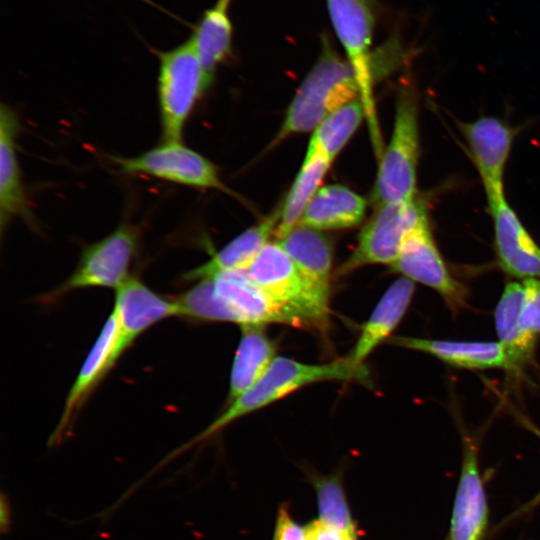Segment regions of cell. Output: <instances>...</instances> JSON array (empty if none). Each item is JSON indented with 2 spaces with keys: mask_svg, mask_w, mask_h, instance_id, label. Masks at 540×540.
Instances as JSON below:
<instances>
[{
  "mask_svg": "<svg viewBox=\"0 0 540 540\" xmlns=\"http://www.w3.org/2000/svg\"><path fill=\"white\" fill-rule=\"evenodd\" d=\"M19 120L16 112L4 103L0 108V229L15 218L35 227L17 156Z\"/></svg>",
  "mask_w": 540,
  "mask_h": 540,
  "instance_id": "obj_17",
  "label": "cell"
},
{
  "mask_svg": "<svg viewBox=\"0 0 540 540\" xmlns=\"http://www.w3.org/2000/svg\"><path fill=\"white\" fill-rule=\"evenodd\" d=\"M246 272L264 292L305 315L314 327L326 326L329 308L318 300L291 257L276 240L265 244Z\"/></svg>",
  "mask_w": 540,
  "mask_h": 540,
  "instance_id": "obj_8",
  "label": "cell"
},
{
  "mask_svg": "<svg viewBox=\"0 0 540 540\" xmlns=\"http://www.w3.org/2000/svg\"><path fill=\"white\" fill-rule=\"evenodd\" d=\"M391 268L403 277L438 292L454 311L466 302L467 291L450 274L434 241L429 219L408 233Z\"/></svg>",
  "mask_w": 540,
  "mask_h": 540,
  "instance_id": "obj_11",
  "label": "cell"
},
{
  "mask_svg": "<svg viewBox=\"0 0 540 540\" xmlns=\"http://www.w3.org/2000/svg\"><path fill=\"white\" fill-rule=\"evenodd\" d=\"M273 540H307L306 527L292 518L286 506L282 505L278 510Z\"/></svg>",
  "mask_w": 540,
  "mask_h": 540,
  "instance_id": "obj_30",
  "label": "cell"
},
{
  "mask_svg": "<svg viewBox=\"0 0 540 540\" xmlns=\"http://www.w3.org/2000/svg\"><path fill=\"white\" fill-rule=\"evenodd\" d=\"M142 1H146L147 3L151 4V1H150V0H142Z\"/></svg>",
  "mask_w": 540,
  "mask_h": 540,
  "instance_id": "obj_33",
  "label": "cell"
},
{
  "mask_svg": "<svg viewBox=\"0 0 540 540\" xmlns=\"http://www.w3.org/2000/svg\"><path fill=\"white\" fill-rule=\"evenodd\" d=\"M332 161L319 151L307 150L303 164L281 206L277 238L298 225L307 205L320 188Z\"/></svg>",
  "mask_w": 540,
  "mask_h": 540,
  "instance_id": "obj_26",
  "label": "cell"
},
{
  "mask_svg": "<svg viewBox=\"0 0 540 540\" xmlns=\"http://www.w3.org/2000/svg\"><path fill=\"white\" fill-rule=\"evenodd\" d=\"M121 356L118 323L115 314L111 312L67 394L61 417L50 437V444L62 439L91 393Z\"/></svg>",
  "mask_w": 540,
  "mask_h": 540,
  "instance_id": "obj_14",
  "label": "cell"
},
{
  "mask_svg": "<svg viewBox=\"0 0 540 540\" xmlns=\"http://www.w3.org/2000/svg\"><path fill=\"white\" fill-rule=\"evenodd\" d=\"M276 241L291 257L318 298L329 308L333 246L320 230L296 225Z\"/></svg>",
  "mask_w": 540,
  "mask_h": 540,
  "instance_id": "obj_18",
  "label": "cell"
},
{
  "mask_svg": "<svg viewBox=\"0 0 540 540\" xmlns=\"http://www.w3.org/2000/svg\"><path fill=\"white\" fill-rule=\"evenodd\" d=\"M493 219L495 249L500 267L521 279H540V247L506 197L487 203Z\"/></svg>",
  "mask_w": 540,
  "mask_h": 540,
  "instance_id": "obj_15",
  "label": "cell"
},
{
  "mask_svg": "<svg viewBox=\"0 0 540 540\" xmlns=\"http://www.w3.org/2000/svg\"><path fill=\"white\" fill-rule=\"evenodd\" d=\"M265 325L247 324L241 327V338L233 360L229 401L249 390L267 371L276 358V345L264 330Z\"/></svg>",
  "mask_w": 540,
  "mask_h": 540,
  "instance_id": "obj_23",
  "label": "cell"
},
{
  "mask_svg": "<svg viewBox=\"0 0 540 540\" xmlns=\"http://www.w3.org/2000/svg\"><path fill=\"white\" fill-rule=\"evenodd\" d=\"M538 505H540V491L529 502H527L523 507H521L518 512H527Z\"/></svg>",
  "mask_w": 540,
  "mask_h": 540,
  "instance_id": "obj_32",
  "label": "cell"
},
{
  "mask_svg": "<svg viewBox=\"0 0 540 540\" xmlns=\"http://www.w3.org/2000/svg\"><path fill=\"white\" fill-rule=\"evenodd\" d=\"M110 158L127 174H141L188 187L231 194L222 182L217 167L182 141L162 142L133 157Z\"/></svg>",
  "mask_w": 540,
  "mask_h": 540,
  "instance_id": "obj_9",
  "label": "cell"
},
{
  "mask_svg": "<svg viewBox=\"0 0 540 540\" xmlns=\"http://www.w3.org/2000/svg\"><path fill=\"white\" fill-rule=\"evenodd\" d=\"M523 285L525 294L520 324L525 334L537 339L540 334V279H524Z\"/></svg>",
  "mask_w": 540,
  "mask_h": 540,
  "instance_id": "obj_29",
  "label": "cell"
},
{
  "mask_svg": "<svg viewBox=\"0 0 540 540\" xmlns=\"http://www.w3.org/2000/svg\"><path fill=\"white\" fill-rule=\"evenodd\" d=\"M319 520L358 536L342 481L337 475L314 477Z\"/></svg>",
  "mask_w": 540,
  "mask_h": 540,
  "instance_id": "obj_28",
  "label": "cell"
},
{
  "mask_svg": "<svg viewBox=\"0 0 540 540\" xmlns=\"http://www.w3.org/2000/svg\"><path fill=\"white\" fill-rule=\"evenodd\" d=\"M332 28L350 64L366 115V123L376 157L384 151L374 97L371 45L375 10L371 0H326Z\"/></svg>",
  "mask_w": 540,
  "mask_h": 540,
  "instance_id": "obj_3",
  "label": "cell"
},
{
  "mask_svg": "<svg viewBox=\"0 0 540 540\" xmlns=\"http://www.w3.org/2000/svg\"><path fill=\"white\" fill-rule=\"evenodd\" d=\"M305 527L307 540H359V536L327 525L319 519L310 522Z\"/></svg>",
  "mask_w": 540,
  "mask_h": 540,
  "instance_id": "obj_31",
  "label": "cell"
},
{
  "mask_svg": "<svg viewBox=\"0 0 540 540\" xmlns=\"http://www.w3.org/2000/svg\"><path fill=\"white\" fill-rule=\"evenodd\" d=\"M281 206L275 208L257 224L249 227L217 251L208 261L188 271L186 281L211 278L221 272L246 269L258 252L269 242L280 220Z\"/></svg>",
  "mask_w": 540,
  "mask_h": 540,
  "instance_id": "obj_21",
  "label": "cell"
},
{
  "mask_svg": "<svg viewBox=\"0 0 540 540\" xmlns=\"http://www.w3.org/2000/svg\"><path fill=\"white\" fill-rule=\"evenodd\" d=\"M388 341L397 346L430 354L456 367L516 369L507 349L500 342H461L408 336H391Z\"/></svg>",
  "mask_w": 540,
  "mask_h": 540,
  "instance_id": "obj_19",
  "label": "cell"
},
{
  "mask_svg": "<svg viewBox=\"0 0 540 540\" xmlns=\"http://www.w3.org/2000/svg\"><path fill=\"white\" fill-rule=\"evenodd\" d=\"M458 126L479 174L487 203L505 197V169L516 131L494 116L459 122Z\"/></svg>",
  "mask_w": 540,
  "mask_h": 540,
  "instance_id": "obj_12",
  "label": "cell"
},
{
  "mask_svg": "<svg viewBox=\"0 0 540 540\" xmlns=\"http://www.w3.org/2000/svg\"><path fill=\"white\" fill-rule=\"evenodd\" d=\"M488 519L489 508L478 451L471 441L465 440L448 540H483Z\"/></svg>",
  "mask_w": 540,
  "mask_h": 540,
  "instance_id": "obj_16",
  "label": "cell"
},
{
  "mask_svg": "<svg viewBox=\"0 0 540 540\" xmlns=\"http://www.w3.org/2000/svg\"><path fill=\"white\" fill-rule=\"evenodd\" d=\"M232 1L216 0L204 11L190 36L210 82L216 68L231 54L233 25L229 9Z\"/></svg>",
  "mask_w": 540,
  "mask_h": 540,
  "instance_id": "obj_24",
  "label": "cell"
},
{
  "mask_svg": "<svg viewBox=\"0 0 540 540\" xmlns=\"http://www.w3.org/2000/svg\"><path fill=\"white\" fill-rule=\"evenodd\" d=\"M414 282L401 277L382 295L347 356L356 365H364L369 355L385 340L404 317L414 294Z\"/></svg>",
  "mask_w": 540,
  "mask_h": 540,
  "instance_id": "obj_20",
  "label": "cell"
},
{
  "mask_svg": "<svg viewBox=\"0 0 540 540\" xmlns=\"http://www.w3.org/2000/svg\"><path fill=\"white\" fill-rule=\"evenodd\" d=\"M365 365L354 364L349 357L325 364H306L276 357L264 375L244 394L231 401L200 434L177 448L167 459L209 439L237 419L264 408L296 390L322 381H368Z\"/></svg>",
  "mask_w": 540,
  "mask_h": 540,
  "instance_id": "obj_1",
  "label": "cell"
},
{
  "mask_svg": "<svg viewBox=\"0 0 540 540\" xmlns=\"http://www.w3.org/2000/svg\"><path fill=\"white\" fill-rule=\"evenodd\" d=\"M367 201L340 184L320 187L307 205L298 225L317 230L346 229L365 217Z\"/></svg>",
  "mask_w": 540,
  "mask_h": 540,
  "instance_id": "obj_22",
  "label": "cell"
},
{
  "mask_svg": "<svg viewBox=\"0 0 540 540\" xmlns=\"http://www.w3.org/2000/svg\"><path fill=\"white\" fill-rule=\"evenodd\" d=\"M419 109L410 90L398 93L391 138L379 159L372 201L375 207L417 196L420 151Z\"/></svg>",
  "mask_w": 540,
  "mask_h": 540,
  "instance_id": "obj_4",
  "label": "cell"
},
{
  "mask_svg": "<svg viewBox=\"0 0 540 540\" xmlns=\"http://www.w3.org/2000/svg\"><path fill=\"white\" fill-rule=\"evenodd\" d=\"M157 55L162 140L182 141L186 122L211 82L191 38L168 51H158Z\"/></svg>",
  "mask_w": 540,
  "mask_h": 540,
  "instance_id": "obj_5",
  "label": "cell"
},
{
  "mask_svg": "<svg viewBox=\"0 0 540 540\" xmlns=\"http://www.w3.org/2000/svg\"><path fill=\"white\" fill-rule=\"evenodd\" d=\"M138 244V229L129 223H122L104 238L87 245L70 277L49 292L44 300L52 301L83 288L118 289L131 277L129 270Z\"/></svg>",
  "mask_w": 540,
  "mask_h": 540,
  "instance_id": "obj_7",
  "label": "cell"
},
{
  "mask_svg": "<svg viewBox=\"0 0 540 540\" xmlns=\"http://www.w3.org/2000/svg\"><path fill=\"white\" fill-rule=\"evenodd\" d=\"M428 219L426 202L418 195L411 200L377 207L361 230L353 252L336 274L344 276L373 264L391 266L408 233Z\"/></svg>",
  "mask_w": 540,
  "mask_h": 540,
  "instance_id": "obj_6",
  "label": "cell"
},
{
  "mask_svg": "<svg viewBox=\"0 0 540 540\" xmlns=\"http://www.w3.org/2000/svg\"><path fill=\"white\" fill-rule=\"evenodd\" d=\"M524 294L523 282L508 283L494 314L498 338L507 349L516 369L532 357L537 340L525 334L520 324Z\"/></svg>",
  "mask_w": 540,
  "mask_h": 540,
  "instance_id": "obj_25",
  "label": "cell"
},
{
  "mask_svg": "<svg viewBox=\"0 0 540 540\" xmlns=\"http://www.w3.org/2000/svg\"><path fill=\"white\" fill-rule=\"evenodd\" d=\"M363 120L366 115L361 100L346 103L313 130L307 150L319 151L333 162Z\"/></svg>",
  "mask_w": 540,
  "mask_h": 540,
  "instance_id": "obj_27",
  "label": "cell"
},
{
  "mask_svg": "<svg viewBox=\"0 0 540 540\" xmlns=\"http://www.w3.org/2000/svg\"><path fill=\"white\" fill-rule=\"evenodd\" d=\"M115 291L112 312L118 323L121 355L153 325L183 315L177 298L170 299L155 292L136 277L131 276Z\"/></svg>",
  "mask_w": 540,
  "mask_h": 540,
  "instance_id": "obj_13",
  "label": "cell"
},
{
  "mask_svg": "<svg viewBox=\"0 0 540 540\" xmlns=\"http://www.w3.org/2000/svg\"><path fill=\"white\" fill-rule=\"evenodd\" d=\"M206 279L211 280L214 293L230 313L232 323L314 327L305 315L264 292L250 279L246 269L224 271Z\"/></svg>",
  "mask_w": 540,
  "mask_h": 540,
  "instance_id": "obj_10",
  "label": "cell"
},
{
  "mask_svg": "<svg viewBox=\"0 0 540 540\" xmlns=\"http://www.w3.org/2000/svg\"><path fill=\"white\" fill-rule=\"evenodd\" d=\"M359 97L350 64L323 38L318 59L297 89L270 147L291 135L314 130L331 113Z\"/></svg>",
  "mask_w": 540,
  "mask_h": 540,
  "instance_id": "obj_2",
  "label": "cell"
}]
</instances>
